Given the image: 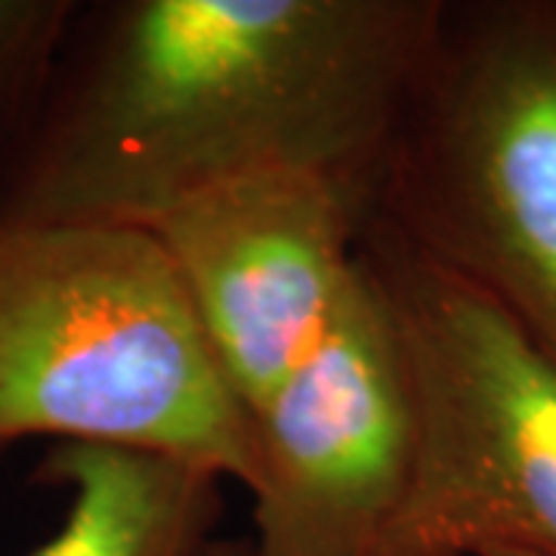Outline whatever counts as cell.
Segmentation results:
<instances>
[{"label":"cell","mask_w":556,"mask_h":556,"mask_svg":"<svg viewBox=\"0 0 556 556\" xmlns=\"http://www.w3.org/2000/svg\"><path fill=\"white\" fill-rule=\"evenodd\" d=\"M439 0H78L0 226H139L263 170L378 182Z\"/></svg>","instance_id":"obj_1"},{"label":"cell","mask_w":556,"mask_h":556,"mask_svg":"<svg viewBox=\"0 0 556 556\" xmlns=\"http://www.w3.org/2000/svg\"><path fill=\"white\" fill-rule=\"evenodd\" d=\"M53 437L254 485V420L139 226H0V442Z\"/></svg>","instance_id":"obj_2"},{"label":"cell","mask_w":556,"mask_h":556,"mask_svg":"<svg viewBox=\"0 0 556 556\" xmlns=\"http://www.w3.org/2000/svg\"><path fill=\"white\" fill-rule=\"evenodd\" d=\"M371 219L556 362V0H439Z\"/></svg>","instance_id":"obj_3"},{"label":"cell","mask_w":556,"mask_h":556,"mask_svg":"<svg viewBox=\"0 0 556 556\" xmlns=\"http://www.w3.org/2000/svg\"><path fill=\"white\" fill-rule=\"evenodd\" d=\"M417 387V460L371 556H556V362L371 219Z\"/></svg>","instance_id":"obj_4"},{"label":"cell","mask_w":556,"mask_h":556,"mask_svg":"<svg viewBox=\"0 0 556 556\" xmlns=\"http://www.w3.org/2000/svg\"><path fill=\"white\" fill-rule=\"evenodd\" d=\"M254 556H371L415 473L417 387L365 248L316 346L254 412Z\"/></svg>","instance_id":"obj_5"},{"label":"cell","mask_w":556,"mask_h":556,"mask_svg":"<svg viewBox=\"0 0 556 556\" xmlns=\"http://www.w3.org/2000/svg\"><path fill=\"white\" fill-rule=\"evenodd\" d=\"M375 195L378 182L356 174L263 170L199 192L149 226L251 417L338 313Z\"/></svg>","instance_id":"obj_6"},{"label":"cell","mask_w":556,"mask_h":556,"mask_svg":"<svg viewBox=\"0 0 556 556\" xmlns=\"http://www.w3.org/2000/svg\"><path fill=\"white\" fill-rule=\"evenodd\" d=\"M68 492L60 532L31 556H204L217 541V473L170 457L62 442L38 467Z\"/></svg>","instance_id":"obj_7"},{"label":"cell","mask_w":556,"mask_h":556,"mask_svg":"<svg viewBox=\"0 0 556 556\" xmlns=\"http://www.w3.org/2000/svg\"><path fill=\"white\" fill-rule=\"evenodd\" d=\"M78 0H0V159L25 137Z\"/></svg>","instance_id":"obj_8"},{"label":"cell","mask_w":556,"mask_h":556,"mask_svg":"<svg viewBox=\"0 0 556 556\" xmlns=\"http://www.w3.org/2000/svg\"><path fill=\"white\" fill-rule=\"evenodd\" d=\"M204 556H254L251 544H226V541H214L211 551Z\"/></svg>","instance_id":"obj_9"},{"label":"cell","mask_w":556,"mask_h":556,"mask_svg":"<svg viewBox=\"0 0 556 556\" xmlns=\"http://www.w3.org/2000/svg\"><path fill=\"white\" fill-rule=\"evenodd\" d=\"M495 556H514V554H495Z\"/></svg>","instance_id":"obj_10"}]
</instances>
